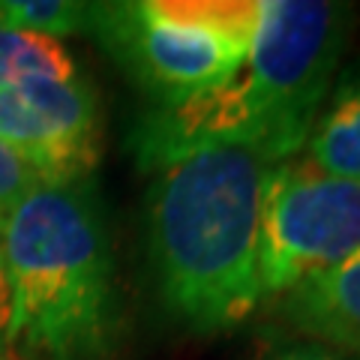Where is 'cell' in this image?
<instances>
[{
    "label": "cell",
    "instance_id": "obj_10",
    "mask_svg": "<svg viewBox=\"0 0 360 360\" xmlns=\"http://www.w3.org/2000/svg\"><path fill=\"white\" fill-rule=\"evenodd\" d=\"M0 25L49 39L78 37L94 25V4L82 0H0Z\"/></svg>",
    "mask_w": 360,
    "mask_h": 360
},
{
    "label": "cell",
    "instance_id": "obj_1",
    "mask_svg": "<svg viewBox=\"0 0 360 360\" xmlns=\"http://www.w3.org/2000/svg\"><path fill=\"white\" fill-rule=\"evenodd\" d=\"M352 6L333 0H262L252 49L238 72L168 108H148L129 132L141 172L195 150H243L267 165L303 153L333 87Z\"/></svg>",
    "mask_w": 360,
    "mask_h": 360
},
{
    "label": "cell",
    "instance_id": "obj_4",
    "mask_svg": "<svg viewBox=\"0 0 360 360\" xmlns=\"http://www.w3.org/2000/svg\"><path fill=\"white\" fill-rule=\"evenodd\" d=\"M94 37L123 75L168 108L217 87L238 72L252 42L186 18L177 0H108L94 4Z\"/></svg>",
    "mask_w": 360,
    "mask_h": 360
},
{
    "label": "cell",
    "instance_id": "obj_13",
    "mask_svg": "<svg viewBox=\"0 0 360 360\" xmlns=\"http://www.w3.org/2000/svg\"><path fill=\"white\" fill-rule=\"evenodd\" d=\"M9 328H13V288H9V274L4 264V252H0V345L6 348Z\"/></svg>",
    "mask_w": 360,
    "mask_h": 360
},
{
    "label": "cell",
    "instance_id": "obj_5",
    "mask_svg": "<svg viewBox=\"0 0 360 360\" xmlns=\"http://www.w3.org/2000/svg\"><path fill=\"white\" fill-rule=\"evenodd\" d=\"M360 250V184L319 172L303 156L270 168L258 283L276 300L307 276L340 264Z\"/></svg>",
    "mask_w": 360,
    "mask_h": 360
},
{
    "label": "cell",
    "instance_id": "obj_3",
    "mask_svg": "<svg viewBox=\"0 0 360 360\" xmlns=\"http://www.w3.org/2000/svg\"><path fill=\"white\" fill-rule=\"evenodd\" d=\"M13 360H120L127 303L96 177L39 184L0 231Z\"/></svg>",
    "mask_w": 360,
    "mask_h": 360
},
{
    "label": "cell",
    "instance_id": "obj_9",
    "mask_svg": "<svg viewBox=\"0 0 360 360\" xmlns=\"http://www.w3.org/2000/svg\"><path fill=\"white\" fill-rule=\"evenodd\" d=\"M82 75V66L60 39L0 25V90L30 82H63Z\"/></svg>",
    "mask_w": 360,
    "mask_h": 360
},
{
    "label": "cell",
    "instance_id": "obj_7",
    "mask_svg": "<svg viewBox=\"0 0 360 360\" xmlns=\"http://www.w3.org/2000/svg\"><path fill=\"white\" fill-rule=\"evenodd\" d=\"M276 312L300 340L360 357V250L279 295Z\"/></svg>",
    "mask_w": 360,
    "mask_h": 360
},
{
    "label": "cell",
    "instance_id": "obj_12",
    "mask_svg": "<svg viewBox=\"0 0 360 360\" xmlns=\"http://www.w3.org/2000/svg\"><path fill=\"white\" fill-rule=\"evenodd\" d=\"M252 360H360L354 354H342L336 348L309 340H270L262 345Z\"/></svg>",
    "mask_w": 360,
    "mask_h": 360
},
{
    "label": "cell",
    "instance_id": "obj_2",
    "mask_svg": "<svg viewBox=\"0 0 360 360\" xmlns=\"http://www.w3.org/2000/svg\"><path fill=\"white\" fill-rule=\"evenodd\" d=\"M270 168L252 153L217 148L148 172L150 279L177 328L225 333L264 303L258 243Z\"/></svg>",
    "mask_w": 360,
    "mask_h": 360
},
{
    "label": "cell",
    "instance_id": "obj_6",
    "mask_svg": "<svg viewBox=\"0 0 360 360\" xmlns=\"http://www.w3.org/2000/svg\"><path fill=\"white\" fill-rule=\"evenodd\" d=\"M0 141L42 184H72L96 174L103 160L99 94L90 78H45L0 90Z\"/></svg>",
    "mask_w": 360,
    "mask_h": 360
},
{
    "label": "cell",
    "instance_id": "obj_8",
    "mask_svg": "<svg viewBox=\"0 0 360 360\" xmlns=\"http://www.w3.org/2000/svg\"><path fill=\"white\" fill-rule=\"evenodd\" d=\"M300 156L324 174L360 184V70L330 87Z\"/></svg>",
    "mask_w": 360,
    "mask_h": 360
},
{
    "label": "cell",
    "instance_id": "obj_11",
    "mask_svg": "<svg viewBox=\"0 0 360 360\" xmlns=\"http://www.w3.org/2000/svg\"><path fill=\"white\" fill-rule=\"evenodd\" d=\"M39 184L42 180L37 177V172L0 141V231H4V222L9 219L18 201Z\"/></svg>",
    "mask_w": 360,
    "mask_h": 360
},
{
    "label": "cell",
    "instance_id": "obj_14",
    "mask_svg": "<svg viewBox=\"0 0 360 360\" xmlns=\"http://www.w3.org/2000/svg\"><path fill=\"white\" fill-rule=\"evenodd\" d=\"M0 360H13V354H9V352H6V348H4V345H0Z\"/></svg>",
    "mask_w": 360,
    "mask_h": 360
}]
</instances>
